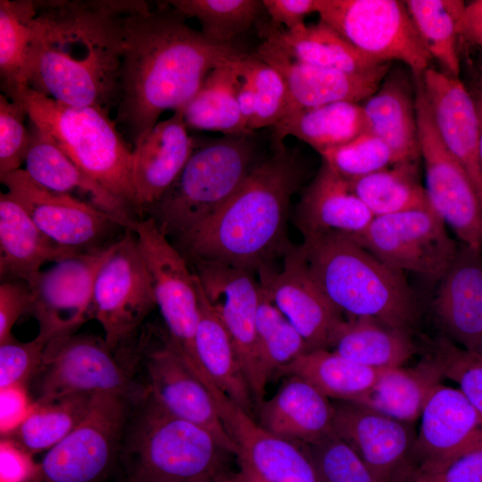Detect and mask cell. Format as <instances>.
I'll list each match as a JSON object with an SVG mask.
<instances>
[{
    "label": "cell",
    "instance_id": "cell-54",
    "mask_svg": "<svg viewBox=\"0 0 482 482\" xmlns=\"http://www.w3.org/2000/svg\"><path fill=\"white\" fill-rule=\"evenodd\" d=\"M35 404L28 386H13L0 389V434L11 435L27 418Z\"/></svg>",
    "mask_w": 482,
    "mask_h": 482
},
{
    "label": "cell",
    "instance_id": "cell-63",
    "mask_svg": "<svg viewBox=\"0 0 482 482\" xmlns=\"http://www.w3.org/2000/svg\"><path fill=\"white\" fill-rule=\"evenodd\" d=\"M229 481V480H228Z\"/></svg>",
    "mask_w": 482,
    "mask_h": 482
},
{
    "label": "cell",
    "instance_id": "cell-62",
    "mask_svg": "<svg viewBox=\"0 0 482 482\" xmlns=\"http://www.w3.org/2000/svg\"><path fill=\"white\" fill-rule=\"evenodd\" d=\"M479 71H480L479 85H482V55H481L480 62H479Z\"/></svg>",
    "mask_w": 482,
    "mask_h": 482
},
{
    "label": "cell",
    "instance_id": "cell-34",
    "mask_svg": "<svg viewBox=\"0 0 482 482\" xmlns=\"http://www.w3.org/2000/svg\"><path fill=\"white\" fill-rule=\"evenodd\" d=\"M444 378L439 363L429 354L413 367L381 370L373 386L354 403L412 423L420 417L427 401Z\"/></svg>",
    "mask_w": 482,
    "mask_h": 482
},
{
    "label": "cell",
    "instance_id": "cell-59",
    "mask_svg": "<svg viewBox=\"0 0 482 482\" xmlns=\"http://www.w3.org/2000/svg\"><path fill=\"white\" fill-rule=\"evenodd\" d=\"M476 101V100H475ZM478 117H479V123H480V143H479V158H480V164L482 168V108L480 105L476 102Z\"/></svg>",
    "mask_w": 482,
    "mask_h": 482
},
{
    "label": "cell",
    "instance_id": "cell-7",
    "mask_svg": "<svg viewBox=\"0 0 482 482\" xmlns=\"http://www.w3.org/2000/svg\"><path fill=\"white\" fill-rule=\"evenodd\" d=\"M253 136H224L195 145L174 183L145 212L168 238L209 219L240 188L258 164Z\"/></svg>",
    "mask_w": 482,
    "mask_h": 482
},
{
    "label": "cell",
    "instance_id": "cell-32",
    "mask_svg": "<svg viewBox=\"0 0 482 482\" xmlns=\"http://www.w3.org/2000/svg\"><path fill=\"white\" fill-rule=\"evenodd\" d=\"M262 39L277 46L291 58L326 69L362 73L383 64L366 55L326 23H303L287 30L270 22L258 24ZM386 63V62H385Z\"/></svg>",
    "mask_w": 482,
    "mask_h": 482
},
{
    "label": "cell",
    "instance_id": "cell-60",
    "mask_svg": "<svg viewBox=\"0 0 482 482\" xmlns=\"http://www.w3.org/2000/svg\"><path fill=\"white\" fill-rule=\"evenodd\" d=\"M476 102L480 105L482 108V85H479L478 91L477 94V96L474 97Z\"/></svg>",
    "mask_w": 482,
    "mask_h": 482
},
{
    "label": "cell",
    "instance_id": "cell-57",
    "mask_svg": "<svg viewBox=\"0 0 482 482\" xmlns=\"http://www.w3.org/2000/svg\"><path fill=\"white\" fill-rule=\"evenodd\" d=\"M460 36L482 48V0L466 4L460 22Z\"/></svg>",
    "mask_w": 482,
    "mask_h": 482
},
{
    "label": "cell",
    "instance_id": "cell-16",
    "mask_svg": "<svg viewBox=\"0 0 482 482\" xmlns=\"http://www.w3.org/2000/svg\"><path fill=\"white\" fill-rule=\"evenodd\" d=\"M0 180L39 229L63 247L79 253L102 248L114 229L123 228L116 217L85 200L43 187L24 169Z\"/></svg>",
    "mask_w": 482,
    "mask_h": 482
},
{
    "label": "cell",
    "instance_id": "cell-55",
    "mask_svg": "<svg viewBox=\"0 0 482 482\" xmlns=\"http://www.w3.org/2000/svg\"><path fill=\"white\" fill-rule=\"evenodd\" d=\"M262 4L270 23L284 25L287 30L305 23V17L317 10V0H262Z\"/></svg>",
    "mask_w": 482,
    "mask_h": 482
},
{
    "label": "cell",
    "instance_id": "cell-41",
    "mask_svg": "<svg viewBox=\"0 0 482 482\" xmlns=\"http://www.w3.org/2000/svg\"><path fill=\"white\" fill-rule=\"evenodd\" d=\"M420 38L445 74L459 78L460 22L466 4L460 0L404 1Z\"/></svg>",
    "mask_w": 482,
    "mask_h": 482
},
{
    "label": "cell",
    "instance_id": "cell-26",
    "mask_svg": "<svg viewBox=\"0 0 482 482\" xmlns=\"http://www.w3.org/2000/svg\"><path fill=\"white\" fill-rule=\"evenodd\" d=\"M433 309L447 337L468 351L482 337V251L462 244L439 280Z\"/></svg>",
    "mask_w": 482,
    "mask_h": 482
},
{
    "label": "cell",
    "instance_id": "cell-31",
    "mask_svg": "<svg viewBox=\"0 0 482 482\" xmlns=\"http://www.w3.org/2000/svg\"><path fill=\"white\" fill-rule=\"evenodd\" d=\"M79 253L50 239L7 192L0 193L2 280L29 282L46 262H57Z\"/></svg>",
    "mask_w": 482,
    "mask_h": 482
},
{
    "label": "cell",
    "instance_id": "cell-17",
    "mask_svg": "<svg viewBox=\"0 0 482 482\" xmlns=\"http://www.w3.org/2000/svg\"><path fill=\"white\" fill-rule=\"evenodd\" d=\"M204 295L233 342L256 409L264 401L265 381L257 352L256 320L261 285L245 270L212 262L194 263Z\"/></svg>",
    "mask_w": 482,
    "mask_h": 482
},
{
    "label": "cell",
    "instance_id": "cell-38",
    "mask_svg": "<svg viewBox=\"0 0 482 482\" xmlns=\"http://www.w3.org/2000/svg\"><path fill=\"white\" fill-rule=\"evenodd\" d=\"M236 61L212 70L183 108L187 129L217 131L225 136L253 134L247 129L236 98Z\"/></svg>",
    "mask_w": 482,
    "mask_h": 482
},
{
    "label": "cell",
    "instance_id": "cell-44",
    "mask_svg": "<svg viewBox=\"0 0 482 482\" xmlns=\"http://www.w3.org/2000/svg\"><path fill=\"white\" fill-rule=\"evenodd\" d=\"M257 352L265 381L308 352L307 345L261 287L256 320Z\"/></svg>",
    "mask_w": 482,
    "mask_h": 482
},
{
    "label": "cell",
    "instance_id": "cell-22",
    "mask_svg": "<svg viewBox=\"0 0 482 482\" xmlns=\"http://www.w3.org/2000/svg\"><path fill=\"white\" fill-rule=\"evenodd\" d=\"M255 54L283 78L288 93L287 115L332 103L366 100L378 88L391 64L383 63L367 72L347 73L296 61L265 39Z\"/></svg>",
    "mask_w": 482,
    "mask_h": 482
},
{
    "label": "cell",
    "instance_id": "cell-13",
    "mask_svg": "<svg viewBox=\"0 0 482 482\" xmlns=\"http://www.w3.org/2000/svg\"><path fill=\"white\" fill-rule=\"evenodd\" d=\"M156 306L148 270L129 229L112 243L94 284L93 317L114 352L135 334Z\"/></svg>",
    "mask_w": 482,
    "mask_h": 482
},
{
    "label": "cell",
    "instance_id": "cell-19",
    "mask_svg": "<svg viewBox=\"0 0 482 482\" xmlns=\"http://www.w3.org/2000/svg\"><path fill=\"white\" fill-rule=\"evenodd\" d=\"M139 355L145 374L147 394L171 414L212 432L237 455V446L229 435L215 401L204 383L189 370L167 333L162 345L146 348Z\"/></svg>",
    "mask_w": 482,
    "mask_h": 482
},
{
    "label": "cell",
    "instance_id": "cell-53",
    "mask_svg": "<svg viewBox=\"0 0 482 482\" xmlns=\"http://www.w3.org/2000/svg\"><path fill=\"white\" fill-rule=\"evenodd\" d=\"M38 468L33 455L10 437L0 441V482H31Z\"/></svg>",
    "mask_w": 482,
    "mask_h": 482
},
{
    "label": "cell",
    "instance_id": "cell-12",
    "mask_svg": "<svg viewBox=\"0 0 482 482\" xmlns=\"http://www.w3.org/2000/svg\"><path fill=\"white\" fill-rule=\"evenodd\" d=\"M413 79L420 157L429 204L462 244L482 251V204L468 174L438 134L422 76Z\"/></svg>",
    "mask_w": 482,
    "mask_h": 482
},
{
    "label": "cell",
    "instance_id": "cell-20",
    "mask_svg": "<svg viewBox=\"0 0 482 482\" xmlns=\"http://www.w3.org/2000/svg\"><path fill=\"white\" fill-rule=\"evenodd\" d=\"M420 418L409 470H436L482 446V415L460 389L440 384Z\"/></svg>",
    "mask_w": 482,
    "mask_h": 482
},
{
    "label": "cell",
    "instance_id": "cell-43",
    "mask_svg": "<svg viewBox=\"0 0 482 482\" xmlns=\"http://www.w3.org/2000/svg\"><path fill=\"white\" fill-rule=\"evenodd\" d=\"M166 3L187 18H195L201 33L218 45L235 39L257 24L264 10L261 0H171Z\"/></svg>",
    "mask_w": 482,
    "mask_h": 482
},
{
    "label": "cell",
    "instance_id": "cell-36",
    "mask_svg": "<svg viewBox=\"0 0 482 482\" xmlns=\"http://www.w3.org/2000/svg\"><path fill=\"white\" fill-rule=\"evenodd\" d=\"M273 129V146L284 145L285 138L293 136L319 154L345 145L367 131L362 106L353 102H337L294 112Z\"/></svg>",
    "mask_w": 482,
    "mask_h": 482
},
{
    "label": "cell",
    "instance_id": "cell-24",
    "mask_svg": "<svg viewBox=\"0 0 482 482\" xmlns=\"http://www.w3.org/2000/svg\"><path fill=\"white\" fill-rule=\"evenodd\" d=\"M422 82L438 134L468 174L482 204L480 123L475 98L459 78L433 68L423 73Z\"/></svg>",
    "mask_w": 482,
    "mask_h": 482
},
{
    "label": "cell",
    "instance_id": "cell-18",
    "mask_svg": "<svg viewBox=\"0 0 482 482\" xmlns=\"http://www.w3.org/2000/svg\"><path fill=\"white\" fill-rule=\"evenodd\" d=\"M258 274L261 287L303 337L308 352L329 350L344 319L312 278L300 246H290L280 270L267 267Z\"/></svg>",
    "mask_w": 482,
    "mask_h": 482
},
{
    "label": "cell",
    "instance_id": "cell-4",
    "mask_svg": "<svg viewBox=\"0 0 482 482\" xmlns=\"http://www.w3.org/2000/svg\"><path fill=\"white\" fill-rule=\"evenodd\" d=\"M327 298L351 317H370L411 332L420 319L417 297L403 273L342 233L304 235L299 245Z\"/></svg>",
    "mask_w": 482,
    "mask_h": 482
},
{
    "label": "cell",
    "instance_id": "cell-9",
    "mask_svg": "<svg viewBox=\"0 0 482 482\" xmlns=\"http://www.w3.org/2000/svg\"><path fill=\"white\" fill-rule=\"evenodd\" d=\"M112 353L104 339L94 336L72 334L50 340L32 379L35 402L111 393L136 404L145 395V387L136 380L134 367Z\"/></svg>",
    "mask_w": 482,
    "mask_h": 482
},
{
    "label": "cell",
    "instance_id": "cell-39",
    "mask_svg": "<svg viewBox=\"0 0 482 482\" xmlns=\"http://www.w3.org/2000/svg\"><path fill=\"white\" fill-rule=\"evenodd\" d=\"M37 14L36 0L0 1V84L19 102L29 88L28 62Z\"/></svg>",
    "mask_w": 482,
    "mask_h": 482
},
{
    "label": "cell",
    "instance_id": "cell-3",
    "mask_svg": "<svg viewBox=\"0 0 482 482\" xmlns=\"http://www.w3.org/2000/svg\"><path fill=\"white\" fill-rule=\"evenodd\" d=\"M303 176L296 149L273 146L217 212L173 245L192 264L219 263L253 274L273 267L292 245L287 237L289 206Z\"/></svg>",
    "mask_w": 482,
    "mask_h": 482
},
{
    "label": "cell",
    "instance_id": "cell-51",
    "mask_svg": "<svg viewBox=\"0 0 482 482\" xmlns=\"http://www.w3.org/2000/svg\"><path fill=\"white\" fill-rule=\"evenodd\" d=\"M396 482H482V446L436 470H409Z\"/></svg>",
    "mask_w": 482,
    "mask_h": 482
},
{
    "label": "cell",
    "instance_id": "cell-21",
    "mask_svg": "<svg viewBox=\"0 0 482 482\" xmlns=\"http://www.w3.org/2000/svg\"><path fill=\"white\" fill-rule=\"evenodd\" d=\"M334 431L359 455L378 482H396L410 469L416 433L411 423L360 404L336 400Z\"/></svg>",
    "mask_w": 482,
    "mask_h": 482
},
{
    "label": "cell",
    "instance_id": "cell-35",
    "mask_svg": "<svg viewBox=\"0 0 482 482\" xmlns=\"http://www.w3.org/2000/svg\"><path fill=\"white\" fill-rule=\"evenodd\" d=\"M407 330L370 317H351L338 326L329 350L376 370L402 367L417 348Z\"/></svg>",
    "mask_w": 482,
    "mask_h": 482
},
{
    "label": "cell",
    "instance_id": "cell-15",
    "mask_svg": "<svg viewBox=\"0 0 482 482\" xmlns=\"http://www.w3.org/2000/svg\"><path fill=\"white\" fill-rule=\"evenodd\" d=\"M112 245L54 262L27 282L31 296L28 313L37 321L38 336L49 342L75 334L93 317L96 277Z\"/></svg>",
    "mask_w": 482,
    "mask_h": 482
},
{
    "label": "cell",
    "instance_id": "cell-5",
    "mask_svg": "<svg viewBox=\"0 0 482 482\" xmlns=\"http://www.w3.org/2000/svg\"><path fill=\"white\" fill-rule=\"evenodd\" d=\"M124 482H228L237 455L206 428L179 418L146 392L122 439Z\"/></svg>",
    "mask_w": 482,
    "mask_h": 482
},
{
    "label": "cell",
    "instance_id": "cell-48",
    "mask_svg": "<svg viewBox=\"0 0 482 482\" xmlns=\"http://www.w3.org/2000/svg\"><path fill=\"white\" fill-rule=\"evenodd\" d=\"M432 356L439 363L445 378L459 385L471 404L482 415V358L456 346L447 337L436 341Z\"/></svg>",
    "mask_w": 482,
    "mask_h": 482
},
{
    "label": "cell",
    "instance_id": "cell-61",
    "mask_svg": "<svg viewBox=\"0 0 482 482\" xmlns=\"http://www.w3.org/2000/svg\"><path fill=\"white\" fill-rule=\"evenodd\" d=\"M477 353L478 356L482 358V337L480 338L479 342L478 343L476 348L471 351Z\"/></svg>",
    "mask_w": 482,
    "mask_h": 482
},
{
    "label": "cell",
    "instance_id": "cell-23",
    "mask_svg": "<svg viewBox=\"0 0 482 482\" xmlns=\"http://www.w3.org/2000/svg\"><path fill=\"white\" fill-rule=\"evenodd\" d=\"M219 414L237 446V462L264 482H320L303 444L263 429L225 395L215 401Z\"/></svg>",
    "mask_w": 482,
    "mask_h": 482
},
{
    "label": "cell",
    "instance_id": "cell-33",
    "mask_svg": "<svg viewBox=\"0 0 482 482\" xmlns=\"http://www.w3.org/2000/svg\"><path fill=\"white\" fill-rule=\"evenodd\" d=\"M196 283L199 321L195 345L199 362L215 386L253 418L255 403L231 337L208 302L197 276Z\"/></svg>",
    "mask_w": 482,
    "mask_h": 482
},
{
    "label": "cell",
    "instance_id": "cell-28",
    "mask_svg": "<svg viewBox=\"0 0 482 482\" xmlns=\"http://www.w3.org/2000/svg\"><path fill=\"white\" fill-rule=\"evenodd\" d=\"M373 219L349 181L323 161L295 211L296 226L303 236L334 232L357 237Z\"/></svg>",
    "mask_w": 482,
    "mask_h": 482
},
{
    "label": "cell",
    "instance_id": "cell-14",
    "mask_svg": "<svg viewBox=\"0 0 482 482\" xmlns=\"http://www.w3.org/2000/svg\"><path fill=\"white\" fill-rule=\"evenodd\" d=\"M445 225L428 207L374 217L368 229L353 238L389 267L437 281L458 250Z\"/></svg>",
    "mask_w": 482,
    "mask_h": 482
},
{
    "label": "cell",
    "instance_id": "cell-6",
    "mask_svg": "<svg viewBox=\"0 0 482 482\" xmlns=\"http://www.w3.org/2000/svg\"><path fill=\"white\" fill-rule=\"evenodd\" d=\"M18 103L86 175L135 211L132 148L109 112L63 104L30 88Z\"/></svg>",
    "mask_w": 482,
    "mask_h": 482
},
{
    "label": "cell",
    "instance_id": "cell-47",
    "mask_svg": "<svg viewBox=\"0 0 482 482\" xmlns=\"http://www.w3.org/2000/svg\"><path fill=\"white\" fill-rule=\"evenodd\" d=\"M303 445L320 482H378L355 451L335 431Z\"/></svg>",
    "mask_w": 482,
    "mask_h": 482
},
{
    "label": "cell",
    "instance_id": "cell-1",
    "mask_svg": "<svg viewBox=\"0 0 482 482\" xmlns=\"http://www.w3.org/2000/svg\"><path fill=\"white\" fill-rule=\"evenodd\" d=\"M246 53L218 45L191 28L166 2L143 1L124 21L116 124L131 148L167 111L183 110L208 74Z\"/></svg>",
    "mask_w": 482,
    "mask_h": 482
},
{
    "label": "cell",
    "instance_id": "cell-11",
    "mask_svg": "<svg viewBox=\"0 0 482 482\" xmlns=\"http://www.w3.org/2000/svg\"><path fill=\"white\" fill-rule=\"evenodd\" d=\"M134 403L96 393L81 422L47 451L31 482H100L120 456Z\"/></svg>",
    "mask_w": 482,
    "mask_h": 482
},
{
    "label": "cell",
    "instance_id": "cell-45",
    "mask_svg": "<svg viewBox=\"0 0 482 482\" xmlns=\"http://www.w3.org/2000/svg\"><path fill=\"white\" fill-rule=\"evenodd\" d=\"M320 154L323 162L349 181L402 162L384 141L368 131Z\"/></svg>",
    "mask_w": 482,
    "mask_h": 482
},
{
    "label": "cell",
    "instance_id": "cell-8",
    "mask_svg": "<svg viewBox=\"0 0 482 482\" xmlns=\"http://www.w3.org/2000/svg\"><path fill=\"white\" fill-rule=\"evenodd\" d=\"M127 229L136 236L169 338L189 370L212 395L216 393L218 388L201 366L195 353L199 298L195 272L189 270L186 258L152 218L133 219Z\"/></svg>",
    "mask_w": 482,
    "mask_h": 482
},
{
    "label": "cell",
    "instance_id": "cell-30",
    "mask_svg": "<svg viewBox=\"0 0 482 482\" xmlns=\"http://www.w3.org/2000/svg\"><path fill=\"white\" fill-rule=\"evenodd\" d=\"M367 131L384 141L401 162L420 157L415 85L405 69L389 70L378 88L362 104Z\"/></svg>",
    "mask_w": 482,
    "mask_h": 482
},
{
    "label": "cell",
    "instance_id": "cell-49",
    "mask_svg": "<svg viewBox=\"0 0 482 482\" xmlns=\"http://www.w3.org/2000/svg\"><path fill=\"white\" fill-rule=\"evenodd\" d=\"M29 116L21 103L0 95V177L21 169L30 142Z\"/></svg>",
    "mask_w": 482,
    "mask_h": 482
},
{
    "label": "cell",
    "instance_id": "cell-37",
    "mask_svg": "<svg viewBox=\"0 0 482 482\" xmlns=\"http://www.w3.org/2000/svg\"><path fill=\"white\" fill-rule=\"evenodd\" d=\"M380 371L319 349L304 353L278 373L300 377L328 398L355 403L373 386Z\"/></svg>",
    "mask_w": 482,
    "mask_h": 482
},
{
    "label": "cell",
    "instance_id": "cell-52",
    "mask_svg": "<svg viewBox=\"0 0 482 482\" xmlns=\"http://www.w3.org/2000/svg\"><path fill=\"white\" fill-rule=\"evenodd\" d=\"M30 289L26 281H2L0 285V344L13 337L12 329L17 320L28 312Z\"/></svg>",
    "mask_w": 482,
    "mask_h": 482
},
{
    "label": "cell",
    "instance_id": "cell-58",
    "mask_svg": "<svg viewBox=\"0 0 482 482\" xmlns=\"http://www.w3.org/2000/svg\"><path fill=\"white\" fill-rule=\"evenodd\" d=\"M237 464L238 470L231 475L228 482H264L246 466L239 462Z\"/></svg>",
    "mask_w": 482,
    "mask_h": 482
},
{
    "label": "cell",
    "instance_id": "cell-50",
    "mask_svg": "<svg viewBox=\"0 0 482 482\" xmlns=\"http://www.w3.org/2000/svg\"><path fill=\"white\" fill-rule=\"evenodd\" d=\"M47 341L37 336L29 342L14 337L0 344V389L29 386L37 373Z\"/></svg>",
    "mask_w": 482,
    "mask_h": 482
},
{
    "label": "cell",
    "instance_id": "cell-56",
    "mask_svg": "<svg viewBox=\"0 0 482 482\" xmlns=\"http://www.w3.org/2000/svg\"><path fill=\"white\" fill-rule=\"evenodd\" d=\"M237 62L234 63L237 74L236 98L247 129L253 132L252 127L257 113L256 94L250 79L237 67Z\"/></svg>",
    "mask_w": 482,
    "mask_h": 482
},
{
    "label": "cell",
    "instance_id": "cell-10",
    "mask_svg": "<svg viewBox=\"0 0 482 482\" xmlns=\"http://www.w3.org/2000/svg\"><path fill=\"white\" fill-rule=\"evenodd\" d=\"M320 21L379 62H402L413 77L433 61L404 1L317 0Z\"/></svg>",
    "mask_w": 482,
    "mask_h": 482
},
{
    "label": "cell",
    "instance_id": "cell-2",
    "mask_svg": "<svg viewBox=\"0 0 482 482\" xmlns=\"http://www.w3.org/2000/svg\"><path fill=\"white\" fill-rule=\"evenodd\" d=\"M142 0H36L29 88L110 112L120 96L124 21Z\"/></svg>",
    "mask_w": 482,
    "mask_h": 482
},
{
    "label": "cell",
    "instance_id": "cell-25",
    "mask_svg": "<svg viewBox=\"0 0 482 482\" xmlns=\"http://www.w3.org/2000/svg\"><path fill=\"white\" fill-rule=\"evenodd\" d=\"M182 110L159 121L132 149L134 209L137 212L155 204L174 183L195 148Z\"/></svg>",
    "mask_w": 482,
    "mask_h": 482
},
{
    "label": "cell",
    "instance_id": "cell-27",
    "mask_svg": "<svg viewBox=\"0 0 482 482\" xmlns=\"http://www.w3.org/2000/svg\"><path fill=\"white\" fill-rule=\"evenodd\" d=\"M277 393L258 407L257 423L281 438L311 444L334 431L335 408L307 380L286 376Z\"/></svg>",
    "mask_w": 482,
    "mask_h": 482
},
{
    "label": "cell",
    "instance_id": "cell-46",
    "mask_svg": "<svg viewBox=\"0 0 482 482\" xmlns=\"http://www.w3.org/2000/svg\"><path fill=\"white\" fill-rule=\"evenodd\" d=\"M237 67L250 79L257 98L252 130L276 126L288 111V93L281 75L255 54L237 60Z\"/></svg>",
    "mask_w": 482,
    "mask_h": 482
},
{
    "label": "cell",
    "instance_id": "cell-29",
    "mask_svg": "<svg viewBox=\"0 0 482 482\" xmlns=\"http://www.w3.org/2000/svg\"><path fill=\"white\" fill-rule=\"evenodd\" d=\"M28 120L30 142L24 170L29 176L50 191L87 196L91 204L116 217L126 229L133 220V209L86 175L47 133Z\"/></svg>",
    "mask_w": 482,
    "mask_h": 482
},
{
    "label": "cell",
    "instance_id": "cell-40",
    "mask_svg": "<svg viewBox=\"0 0 482 482\" xmlns=\"http://www.w3.org/2000/svg\"><path fill=\"white\" fill-rule=\"evenodd\" d=\"M418 168V161L402 162L348 181L374 217L424 209L431 206Z\"/></svg>",
    "mask_w": 482,
    "mask_h": 482
},
{
    "label": "cell",
    "instance_id": "cell-42",
    "mask_svg": "<svg viewBox=\"0 0 482 482\" xmlns=\"http://www.w3.org/2000/svg\"><path fill=\"white\" fill-rule=\"evenodd\" d=\"M94 395L79 394L35 402L27 418L5 437L12 438L32 455L49 451L85 418Z\"/></svg>",
    "mask_w": 482,
    "mask_h": 482
}]
</instances>
